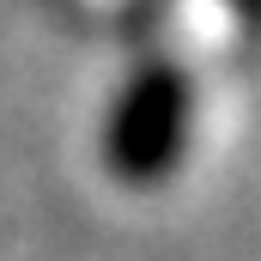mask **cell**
Here are the masks:
<instances>
[{
    "mask_svg": "<svg viewBox=\"0 0 261 261\" xmlns=\"http://www.w3.org/2000/svg\"><path fill=\"white\" fill-rule=\"evenodd\" d=\"M189 128H195V73L176 55H146L122 79L110 116H103V164L128 189L164 182L189 158Z\"/></svg>",
    "mask_w": 261,
    "mask_h": 261,
    "instance_id": "6da1fadb",
    "label": "cell"
}]
</instances>
